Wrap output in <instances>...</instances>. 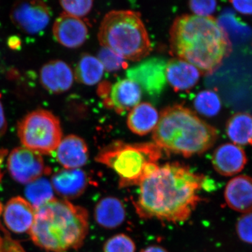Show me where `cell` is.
Listing matches in <instances>:
<instances>
[{"label":"cell","mask_w":252,"mask_h":252,"mask_svg":"<svg viewBox=\"0 0 252 252\" xmlns=\"http://www.w3.org/2000/svg\"><path fill=\"white\" fill-rule=\"evenodd\" d=\"M3 210H4V207H3L2 204L0 202V215H1V213H3Z\"/></svg>","instance_id":"cell-36"},{"label":"cell","mask_w":252,"mask_h":252,"mask_svg":"<svg viewBox=\"0 0 252 252\" xmlns=\"http://www.w3.org/2000/svg\"><path fill=\"white\" fill-rule=\"evenodd\" d=\"M166 67L165 60L151 58L127 69L126 75L148 95L157 97L161 94L167 84Z\"/></svg>","instance_id":"cell-9"},{"label":"cell","mask_w":252,"mask_h":252,"mask_svg":"<svg viewBox=\"0 0 252 252\" xmlns=\"http://www.w3.org/2000/svg\"><path fill=\"white\" fill-rule=\"evenodd\" d=\"M248 161V157L243 147L233 143L221 144L215 149L212 158L215 171L224 177L240 173Z\"/></svg>","instance_id":"cell-12"},{"label":"cell","mask_w":252,"mask_h":252,"mask_svg":"<svg viewBox=\"0 0 252 252\" xmlns=\"http://www.w3.org/2000/svg\"><path fill=\"white\" fill-rule=\"evenodd\" d=\"M97 59L102 63L104 69L108 72L119 70L127 67V63L125 59L106 48L102 47L99 51Z\"/></svg>","instance_id":"cell-27"},{"label":"cell","mask_w":252,"mask_h":252,"mask_svg":"<svg viewBox=\"0 0 252 252\" xmlns=\"http://www.w3.org/2000/svg\"><path fill=\"white\" fill-rule=\"evenodd\" d=\"M61 6L66 14L80 18L85 16L92 9L94 1L91 0H81V1H62Z\"/></svg>","instance_id":"cell-28"},{"label":"cell","mask_w":252,"mask_h":252,"mask_svg":"<svg viewBox=\"0 0 252 252\" xmlns=\"http://www.w3.org/2000/svg\"><path fill=\"white\" fill-rule=\"evenodd\" d=\"M224 198L228 206L235 211L246 214L252 212V177L238 175L227 183Z\"/></svg>","instance_id":"cell-18"},{"label":"cell","mask_w":252,"mask_h":252,"mask_svg":"<svg viewBox=\"0 0 252 252\" xmlns=\"http://www.w3.org/2000/svg\"><path fill=\"white\" fill-rule=\"evenodd\" d=\"M35 216V209L26 199L17 196L10 199L3 210V218L8 229L16 233L31 230Z\"/></svg>","instance_id":"cell-14"},{"label":"cell","mask_w":252,"mask_h":252,"mask_svg":"<svg viewBox=\"0 0 252 252\" xmlns=\"http://www.w3.org/2000/svg\"><path fill=\"white\" fill-rule=\"evenodd\" d=\"M133 240L125 234H118L109 238L104 245V252H135Z\"/></svg>","instance_id":"cell-26"},{"label":"cell","mask_w":252,"mask_h":252,"mask_svg":"<svg viewBox=\"0 0 252 252\" xmlns=\"http://www.w3.org/2000/svg\"><path fill=\"white\" fill-rule=\"evenodd\" d=\"M225 132L233 144L252 147V115L248 112H238L228 119Z\"/></svg>","instance_id":"cell-22"},{"label":"cell","mask_w":252,"mask_h":252,"mask_svg":"<svg viewBox=\"0 0 252 252\" xmlns=\"http://www.w3.org/2000/svg\"><path fill=\"white\" fill-rule=\"evenodd\" d=\"M17 131L23 147L41 155L55 152L63 139L59 118L44 109L27 114L18 123Z\"/></svg>","instance_id":"cell-7"},{"label":"cell","mask_w":252,"mask_h":252,"mask_svg":"<svg viewBox=\"0 0 252 252\" xmlns=\"http://www.w3.org/2000/svg\"><path fill=\"white\" fill-rule=\"evenodd\" d=\"M89 228V213L85 208L55 198L35 209L29 233L39 248L49 252H64L80 248Z\"/></svg>","instance_id":"cell-3"},{"label":"cell","mask_w":252,"mask_h":252,"mask_svg":"<svg viewBox=\"0 0 252 252\" xmlns=\"http://www.w3.org/2000/svg\"><path fill=\"white\" fill-rule=\"evenodd\" d=\"M140 252H167V250L160 246H150L144 249Z\"/></svg>","instance_id":"cell-34"},{"label":"cell","mask_w":252,"mask_h":252,"mask_svg":"<svg viewBox=\"0 0 252 252\" xmlns=\"http://www.w3.org/2000/svg\"><path fill=\"white\" fill-rule=\"evenodd\" d=\"M217 6L216 1H189V7L193 14L200 16H210L215 12Z\"/></svg>","instance_id":"cell-30"},{"label":"cell","mask_w":252,"mask_h":252,"mask_svg":"<svg viewBox=\"0 0 252 252\" xmlns=\"http://www.w3.org/2000/svg\"><path fill=\"white\" fill-rule=\"evenodd\" d=\"M54 191L64 200L77 198L87 189L89 178L84 170L79 169H63L51 177Z\"/></svg>","instance_id":"cell-15"},{"label":"cell","mask_w":252,"mask_h":252,"mask_svg":"<svg viewBox=\"0 0 252 252\" xmlns=\"http://www.w3.org/2000/svg\"><path fill=\"white\" fill-rule=\"evenodd\" d=\"M152 138L162 151L190 157L211 149L218 138V131L193 111L174 105L160 113Z\"/></svg>","instance_id":"cell-4"},{"label":"cell","mask_w":252,"mask_h":252,"mask_svg":"<svg viewBox=\"0 0 252 252\" xmlns=\"http://www.w3.org/2000/svg\"><path fill=\"white\" fill-rule=\"evenodd\" d=\"M7 44L11 49L16 50L21 47V41L18 36H12L8 39Z\"/></svg>","instance_id":"cell-33"},{"label":"cell","mask_w":252,"mask_h":252,"mask_svg":"<svg viewBox=\"0 0 252 252\" xmlns=\"http://www.w3.org/2000/svg\"><path fill=\"white\" fill-rule=\"evenodd\" d=\"M7 130V123L5 118L4 108L0 99V137L6 133Z\"/></svg>","instance_id":"cell-32"},{"label":"cell","mask_w":252,"mask_h":252,"mask_svg":"<svg viewBox=\"0 0 252 252\" xmlns=\"http://www.w3.org/2000/svg\"><path fill=\"white\" fill-rule=\"evenodd\" d=\"M74 75L67 63L53 61L46 63L40 70V82L44 89L52 94H61L70 89Z\"/></svg>","instance_id":"cell-16"},{"label":"cell","mask_w":252,"mask_h":252,"mask_svg":"<svg viewBox=\"0 0 252 252\" xmlns=\"http://www.w3.org/2000/svg\"><path fill=\"white\" fill-rule=\"evenodd\" d=\"M104 71L103 65L97 58L84 54L77 63L74 75L78 82L93 86L101 80Z\"/></svg>","instance_id":"cell-23"},{"label":"cell","mask_w":252,"mask_h":252,"mask_svg":"<svg viewBox=\"0 0 252 252\" xmlns=\"http://www.w3.org/2000/svg\"><path fill=\"white\" fill-rule=\"evenodd\" d=\"M0 252H5L4 250V244H3V238L0 235Z\"/></svg>","instance_id":"cell-35"},{"label":"cell","mask_w":252,"mask_h":252,"mask_svg":"<svg viewBox=\"0 0 252 252\" xmlns=\"http://www.w3.org/2000/svg\"><path fill=\"white\" fill-rule=\"evenodd\" d=\"M194 105L197 112L205 117H212L220 112L221 102L216 93L213 91L205 90L197 94Z\"/></svg>","instance_id":"cell-25"},{"label":"cell","mask_w":252,"mask_h":252,"mask_svg":"<svg viewBox=\"0 0 252 252\" xmlns=\"http://www.w3.org/2000/svg\"><path fill=\"white\" fill-rule=\"evenodd\" d=\"M97 94L107 108L113 109L117 114H124L140 104L142 89L135 81L124 79L114 84L108 81L101 83Z\"/></svg>","instance_id":"cell-8"},{"label":"cell","mask_w":252,"mask_h":252,"mask_svg":"<svg viewBox=\"0 0 252 252\" xmlns=\"http://www.w3.org/2000/svg\"><path fill=\"white\" fill-rule=\"evenodd\" d=\"M170 43L173 55L205 74L215 72L232 51L226 32L210 16L185 14L176 18Z\"/></svg>","instance_id":"cell-2"},{"label":"cell","mask_w":252,"mask_h":252,"mask_svg":"<svg viewBox=\"0 0 252 252\" xmlns=\"http://www.w3.org/2000/svg\"><path fill=\"white\" fill-rule=\"evenodd\" d=\"M53 33L61 45L75 49L85 42L88 36V28L80 18L64 12L55 21Z\"/></svg>","instance_id":"cell-13"},{"label":"cell","mask_w":252,"mask_h":252,"mask_svg":"<svg viewBox=\"0 0 252 252\" xmlns=\"http://www.w3.org/2000/svg\"><path fill=\"white\" fill-rule=\"evenodd\" d=\"M98 39L102 47L129 61H141L152 49L140 14L130 10L107 13L101 23Z\"/></svg>","instance_id":"cell-5"},{"label":"cell","mask_w":252,"mask_h":252,"mask_svg":"<svg viewBox=\"0 0 252 252\" xmlns=\"http://www.w3.org/2000/svg\"><path fill=\"white\" fill-rule=\"evenodd\" d=\"M56 158L64 169H79L89 160V149L85 140L70 135L62 139L56 149Z\"/></svg>","instance_id":"cell-17"},{"label":"cell","mask_w":252,"mask_h":252,"mask_svg":"<svg viewBox=\"0 0 252 252\" xmlns=\"http://www.w3.org/2000/svg\"><path fill=\"white\" fill-rule=\"evenodd\" d=\"M162 157V150L154 142L126 143L115 141L103 147L94 160L112 169L119 177L120 188L140 185L145 179L144 170Z\"/></svg>","instance_id":"cell-6"},{"label":"cell","mask_w":252,"mask_h":252,"mask_svg":"<svg viewBox=\"0 0 252 252\" xmlns=\"http://www.w3.org/2000/svg\"><path fill=\"white\" fill-rule=\"evenodd\" d=\"M25 195L26 200L34 209L55 198L51 182L43 177L28 184L25 189Z\"/></svg>","instance_id":"cell-24"},{"label":"cell","mask_w":252,"mask_h":252,"mask_svg":"<svg viewBox=\"0 0 252 252\" xmlns=\"http://www.w3.org/2000/svg\"><path fill=\"white\" fill-rule=\"evenodd\" d=\"M206 177L180 162H170L140 184L135 211L144 220L185 221L202 201L199 195Z\"/></svg>","instance_id":"cell-1"},{"label":"cell","mask_w":252,"mask_h":252,"mask_svg":"<svg viewBox=\"0 0 252 252\" xmlns=\"http://www.w3.org/2000/svg\"><path fill=\"white\" fill-rule=\"evenodd\" d=\"M10 175L18 183L28 185L50 172L41 154L26 147L13 149L7 160Z\"/></svg>","instance_id":"cell-10"},{"label":"cell","mask_w":252,"mask_h":252,"mask_svg":"<svg viewBox=\"0 0 252 252\" xmlns=\"http://www.w3.org/2000/svg\"><path fill=\"white\" fill-rule=\"evenodd\" d=\"M10 17L15 26L23 32L35 34L47 27L51 11L42 1H18L13 5Z\"/></svg>","instance_id":"cell-11"},{"label":"cell","mask_w":252,"mask_h":252,"mask_svg":"<svg viewBox=\"0 0 252 252\" xmlns=\"http://www.w3.org/2000/svg\"><path fill=\"white\" fill-rule=\"evenodd\" d=\"M200 77V71L185 61L175 59L167 63V81L175 91L190 90L198 83Z\"/></svg>","instance_id":"cell-19"},{"label":"cell","mask_w":252,"mask_h":252,"mask_svg":"<svg viewBox=\"0 0 252 252\" xmlns=\"http://www.w3.org/2000/svg\"><path fill=\"white\" fill-rule=\"evenodd\" d=\"M235 228L240 240L252 245V212L243 214L238 219Z\"/></svg>","instance_id":"cell-29"},{"label":"cell","mask_w":252,"mask_h":252,"mask_svg":"<svg viewBox=\"0 0 252 252\" xmlns=\"http://www.w3.org/2000/svg\"><path fill=\"white\" fill-rule=\"evenodd\" d=\"M126 208L120 199L104 197L94 207V220L105 229H114L120 226L126 220Z\"/></svg>","instance_id":"cell-20"},{"label":"cell","mask_w":252,"mask_h":252,"mask_svg":"<svg viewBox=\"0 0 252 252\" xmlns=\"http://www.w3.org/2000/svg\"><path fill=\"white\" fill-rule=\"evenodd\" d=\"M158 120V112L155 107L148 102H142L130 111L127 124L133 133L142 136L154 130Z\"/></svg>","instance_id":"cell-21"},{"label":"cell","mask_w":252,"mask_h":252,"mask_svg":"<svg viewBox=\"0 0 252 252\" xmlns=\"http://www.w3.org/2000/svg\"><path fill=\"white\" fill-rule=\"evenodd\" d=\"M230 2L241 14L252 15V1H230Z\"/></svg>","instance_id":"cell-31"}]
</instances>
